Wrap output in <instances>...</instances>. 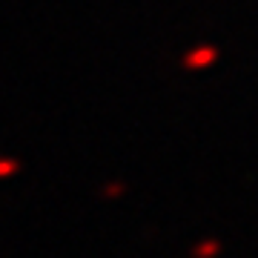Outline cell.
<instances>
[{
  "label": "cell",
  "mask_w": 258,
  "mask_h": 258,
  "mask_svg": "<svg viewBox=\"0 0 258 258\" xmlns=\"http://www.w3.org/2000/svg\"><path fill=\"white\" fill-rule=\"evenodd\" d=\"M212 57H215V52H212V49H201L198 55L186 57V66H204V63H210Z\"/></svg>",
  "instance_id": "6da1fadb"
},
{
  "label": "cell",
  "mask_w": 258,
  "mask_h": 258,
  "mask_svg": "<svg viewBox=\"0 0 258 258\" xmlns=\"http://www.w3.org/2000/svg\"><path fill=\"white\" fill-rule=\"evenodd\" d=\"M15 169V164H0V175H6V172H12Z\"/></svg>",
  "instance_id": "7a4b0ae2"
}]
</instances>
